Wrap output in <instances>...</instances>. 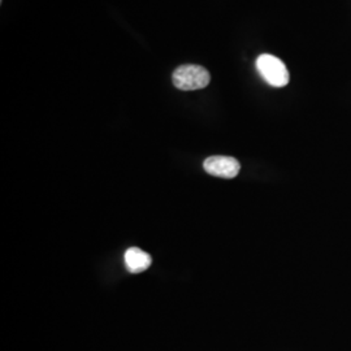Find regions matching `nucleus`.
<instances>
[{
	"instance_id": "obj_1",
	"label": "nucleus",
	"mask_w": 351,
	"mask_h": 351,
	"mask_svg": "<svg viewBox=\"0 0 351 351\" xmlns=\"http://www.w3.org/2000/svg\"><path fill=\"white\" fill-rule=\"evenodd\" d=\"M172 80L176 88L182 91H193L206 88L211 81V75L201 65L186 64L176 69Z\"/></svg>"
},
{
	"instance_id": "obj_4",
	"label": "nucleus",
	"mask_w": 351,
	"mask_h": 351,
	"mask_svg": "<svg viewBox=\"0 0 351 351\" xmlns=\"http://www.w3.org/2000/svg\"><path fill=\"white\" fill-rule=\"evenodd\" d=\"M151 256L138 247H132L125 252V265L130 274H141L151 265Z\"/></svg>"
},
{
	"instance_id": "obj_3",
	"label": "nucleus",
	"mask_w": 351,
	"mask_h": 351,
	"mask_svg": "<svg viewBox=\"0 0 351 351\" xmlns=\"http://www.w3.org/2000/svg\"><path fill=\"white\" fill-rule=\"evenodd\" d=\"M203 167L207 173L221 178H234L241 169L239 160L232 156H210Z\"/></svg>"
},
{
	"instance_id": "obj_2",
	"label": "nucleus",
	"mask_w": 351,
	"mask_h": 351,
	"mask_svg": "<svg viewBox=\"0 0 351 351\" xmlns=\"http://www.w3.org/2000/svg\"><path fill=\"white\" fill-rule=\"evenodd\" d=\"M256 69L264 81L274 88H284L289 84L288 68L278 58L263 53L256 59Z\"/></svg>"
}]
</instances>
